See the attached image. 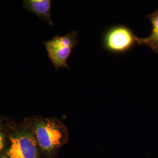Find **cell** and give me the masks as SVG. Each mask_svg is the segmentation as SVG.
<instances>
[{"instance_id":"2","label":"cell","mask_w":158,"mask_h":158,"mask_svg":"<svg viewBox=\"0 0 158 158\" xmlns=\"http://www.w3.org/2000/svg\"><path fill=\"white\" fill-rule=\"evenodd\" d=\"M0 158H44L28 118L20 123L10 120L7 144Z\"/></svg>"},{"instance_id":"1","label":"cell","mask_w":158,"mask_h":158,"mask_svg":"<svg viewBox=\"0 0 158 158\" xmlns=\"http://www.w3.org/2000/svg\"><path fill=\"white\" fill-rule=\"evenodd\" d=\"M35 139L44 158H55L69 139L66 126L56 117L28 118Z\"/></svg>"},{"instance_id":"3","label":"cell","mask_w":158,"mask_h":158,"mask_svg":"<svg viewBox=\"0 0 158 158\" xmlns=\"http://www.w3.org/2000/svg\"><path fill=\"white\" fill-rule=\"evenodd\" d=\"M77 33L75 31L64 36H55L44 42L48 57L56 70L60 68L69 69L67 61L74 48L78 45Z\"/></svg>"},{"instance_id":"4","label":"cell","mask_w":158,"mask_h":158,"mask_svg":"<svg viewBox=\"0 0 158 158\" xmlns=\"http://www.w3.org/2000/svg\"><path fill=\"white\" fill-rule=\"evenodd\" d=\"M137 36L125 25H115L108 29L102 38L106 51L114 53H123L130 51L137 44Z\"/></svg>"},{"instance_id":"5","label":"cell","mask_w":158,"mask_h":158,"mask_svg":"<svg viewBox=\"0 0 158 158\" xmlns=\"http://www.w3.org/2000/svg\"><path fill=\"white\" fill-rule=\"evenodd\" d=\"M51 0H24L23 8L35 14L49 25L53 26L54 23L51 16Z\"/></svg>"},{"instance_id":"6","label":"cell","mask_w":158,"mask_h":158,"mask_svg":"<svg viewBox=\"0 0 158 158\" xmlns=\"http://www.w3.org/2000/svg\"><path fill=\"white\" fill-rule=\"evenodd\" d=\"M147 17L152 25L151 34L145 38L137 37L136 42L138 45L148 46L158 53V9L153 13L148 14Z\"/></svg>"},{"instance_id":"7","label":"cell","mask_w":158,"mask_h":158,"mask_svg":"<svg viewBox=\"0 0 158 158\" xmlns=\"http://www.w3.org/2000/svg\"><path fill=\"white\" fill-rule=\"evenodd\" d=\"M9 119L0 116V156L6 149L9 131Z\"/></svg>"}]
</instances>
